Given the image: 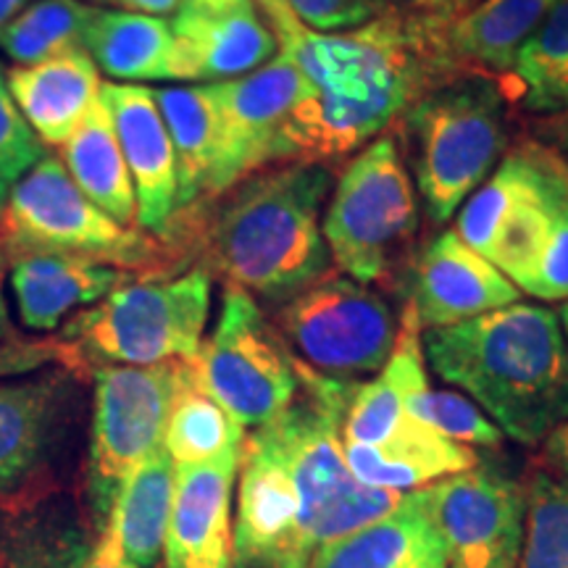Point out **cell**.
Here are the masks:
<instances>
[{
  "mask_svg": "<svg viewBox=\"0 0 568 568\" xmlns=\"http://www.w3.org/2000/svg\"><path fill=\"white\" fill-rule=\"evenodd\" d=\"M255 3L314 90L284 124L276 161L322 163L361 151L426 92L453 82L437 63L429 21L389 11L358 30L318 34L284 0Z\"/></svg>",
  "mask_w": 568,
  "mask_h": 568,
  "instance_id": "obj_1",
  "label": "cell"
},
{
  "mask_svg": "<svg viewBox=\"0 0 568 568\" xmlns=\"http://www.w3.org/2000/svg\"><path fill=\"white\" fill-rule=\"evenodd\" d=\"M422 339L439 379L477 403L503 437L535 447L568 422V345L552 308L518 301Z\"/></svg>",
  "mask_w": 568,
  "mask_h": 568,
  "instance_id": "obj_2",
  "label": "cell"
},
{
  "mask_svg": "<svg viewBox=\"0 0 568 568\" xmlns=\"http://www.w3.org/2000/svg\"><path fill=\"white\" fill-rule=\"evenodd\" d=\"M211 226V255L226 284L280 308L329 272L322 211L332 174L322 163H287L226 190Z\"/></svg>",
  "mask_w": 568,
  "mask_h": 568,
  "instance_id": "obj_3",
  "label": "cell"
},
{
  "mask_svg": "<svg viewBox=\"0 0 568 568\" xmlns=\"http://www.w3.org/2000/svg\"><path fill=\"white\" fill-rule=\"evenodd\" d=\"M458 237L506 274L518 293L568 301V161L545 140H524L460 205Z\"/></svg>",
  "mask_w": 568,
  "mask_h": 568,
  "instance_id": "obj_4",
  "label": "cell"
},
{
  "mask_svg": "<svg viewBox=\"0 0 568 568\" xmlns=\"http://www.w3.org/2000/svg\"><path fill=\"white\" fill-rule=\"evenodd\" d=\"M416 190L432 224H447L506 153V109L487 77L439 84L400 119Z\"/></svg>",
  "mask_w": 568,
  "mask_h": 568,
  "instance_id": "obj_5",
  "label": "cell"
},
{
  "mask_svg": "<svg viewBox=\"0 0 568 568\" xmlns=\"http://www.w3.org/2000/svg\"><path fill=\"white\" fill-rule=\"evenodd\" d=\"M211 314V274L205 268L169 282L122 284L63 326L74 355L103 366H155L193 361Z\"/></svg>",
  "mask_w": 568,
  "mask_h": 568,
  "instance_id": "obj_6",
  "label": "cell"
},
{
  "mask_svg": "<svg viewBox=\"0 0 568 568\" xmlns=\"http://www.w3.org/2000/svg\"><path fill=\"white\" fill-rule=\"evenodd\" d=\"M416 232L414 180L395 134H382L339 174L322 216L324 243L339 274L374 284L400 268Z\"/></svg>",
  "mask_w": 568,
  "mask_h": 568,
  "instance_id": "obj_7",
  "label": "cell"
},
{
  "mask_svg": "<svg viewBox=\"0 0 568 568\" xmlns=\"http://www.w3.org/2000/svg\"><path fill=\"white\" fill-rule=\"evenodd\" d=\"M205 393L243 429L274 422L301 393L297 361L243 287L226 284L219 322L193 358Z\"/></svg>",
  "mask_w": 568,
  "mask_h": 568,
  "instance_id": "obj_8",
  "label": "cell"
},
{
  "mask_svg": "<svg viewBox=\"0 0 568 568\" xmlns=\"http://www.w3.org/2000/svg\"><path fill=\"white\" fill-rule=\"evenodd\" d=\"M276 332L297 364L339 382L382 372L397 324L385 297L345 274L326 272L276 311Z\"/></svg>",
  "mask_w": 568,
  "mask_h": 568,
  "instance_id": "obj_9",
  "label": "cell"
},
{
  "mask_svg": "<svg viewBox=\"0 0 568 568\" xmlns=\"http://www.w3.org/2000/svg\"><path fill=\"white\" fill-rule=\"evenodd\" d=\"M0 234V245L13 255L67 253L111 266H140L155 253L145 234L98 209L55 155H42L6 197Z\"/></svg>",
  "mask_w": 568,
  "mask_h": 568,
  "instance_id": "obj_10",
  "label": "cell"
},
{
  "mask_svg": "<svg viewBox=\"0 0 568 568\" xmlns=\"http://www.w3.org/2000/svg\"><path fill=\"white\" fill-rule=\"evenodd\" d=\"M176 361L155 366H101L90 443V495L105 518L113 497L142 460L163 447Z\"/></svg>",
  "mask_w": 568,
  "mask_h": 568,
  "instance_id": "obj_11",
  "label": "cell"
},
{
  "mask_svg": "<svg viewBox=\"0 0 568 568\" xmlns=\"http://www.w3.org/2000/svg\"><path fill=\"white\" fill-rule=\"evenodd\" d=\"M445 548L447 568H516L527 487L497 466H474L416 489Z\"/></svg>",
  "mask_w": 568,
  "mask_h": 568,
  "instance_id": "obj_12",
  "label": "cell"
},
{
  "mask_svg": "<svg viewBox=\"0 0 568 568\" xmlns=\"http://www.w3.org/2000/svg\"><path fill=\"white\" fill-rule=\"evenodd\" d=\"M232 524L234 568H308L301 550V500L272 424L245 437Z\"/></svg>",
  "mask_w": 568,
  "mask_h": 568,
  "instance_id": "obj_13",
  "label": "cell"
},
{
  "mask_svg": "<svg viewBox=\"0 0 568 568\" xmlns=\"http://www.w3.org/2000/svg\"><path fill=\"white\" fill-rule=\"evenodd\" d=\"M211 90L222 111L224 142L213 187V195H222L276 161V142L284 124L314 90L284 51L251 74L216 82Z\"/></svg>",
  "mask_w": 568,
  "mask_h": 568,
  "instance_id": "obj_14",
  "label": "cell"
},
{
  "mask_svg": "<svg viewBox=\"0 0 568 568\" xmlns=\"http://www.w3.org/2000/svg\"><path fill=\"white\" fill-rule=\"evenodd\" d=\"M169 24L174 34L172 80H240L280 53V40L255 0H184Z\"/></svg>",
  "mask_w": 568,
  "mask_h": 568,
  "instance_id": "obj_15",
  "label": "cell"
},
{
  "mask_svg": "<svg viewBox=\"0 0 568 568\" xmlns=\"http://www.w3.org/2000/svg\"><path fill=\"white\" fill-rule=\"evenodd\" d=\"M521 301L516 284L468 247L456 230L439 232L416 253L408 303L422 329H443Z\"/></svg>",
  "mask_w": 568,
  "mask_h": 568,
  "instance_id": "obj_16",
  "label": "cell"
},
{
  "mask_svg": "<svg viewBox=\"0 0 568 568\" xmlns=\"http://www.w3.org/2000/svg\"><path fill=\"white\" fill-rule=\"evenodd\" d=\"M101 95L134 184L138 224L153 234H166L176 213V159L153 90L103 82Z\"/></svg>",
  "mask_w": 568,
  "mask_h": 568,
  "instance_id": "obj_17",
  "label": "cell"
},
{
  "mask_svg": "<svg viewBox=\"0 0 568 568\" xmlns=\"http://www.w3.org/2000/svg\"><path fill=\"white\" fill-rule=\"evenodd\" d=\"M243 450L211 464L176 466L163 568H232V493Z\"/></svg>",
  "mask_w": 568,
  "mask_h": 568,
  "instance_id": "obj_18",
  "label": "cell"
},
{
  "mask_svg": "<svg viewBox=\"0 0 568 568\" xmlns=\"http://www.w3.org/2000/svg\"><path fill=\"white\" fill-rule=\"evenodd\" d=\"M556 0H479L464 17L432 24V45L447 80L510 74L521 45Z\"/></svg>",
  "mask_w": 568,
  "mask_h": 568,
  "instance_id": "obj_19",
  "label": "cell"
},
{
  "mask_svg": "<svg viewBox=\"0 0 568 568\" xmlns=\"http://www.w3.org/2000/svg\"><path fill=\"white\" fill-rule=\"evenodd\" d=\"M130 280L124 268L67 253L11 255L9 284L27 329L51 332L63 318L95 305Z\"/></svg>",
  "mask_w": 568,
  "mask_h": 568,
  "instance_id": "obj_20",
  "label": "cell"
},
{
  "mask_svg": "<svg viewBox=\"0 0 568 568\" xmlns=\"http://www.w3.org/2000/svg\"><path fill=\"white\" fill-rule=\"evenodd\" d=\"M345 460L361 485L416 493L439 479L479 466V453L453 443L406 414L382 443H345Z\"/></svg>",
  "mask_w": 568,
  "mask_h": 568,
  "instance_id": "obj_21",
  "label": "cell"
},
{
  "mask_svg": "<svg viewBox=\"0 0 568 568\" xmlns=\"http://www.w3.org/2000/svg\"><path fill=\"white\" fill-rule=\"evenodd\" d=\"M13 103L45 145H63L101 98V71L84 48L6 74Z\"/></svg>",
  "mask_w": 568,
  "mask_h": 568,
  "instance_id": "obj_22",
  "label": "cell"
},
{
  "mask_svg": "<svg viewBox=\"0 0 568 568\" xmlns=\"http://www.w3.org/2000/svg\"><path fill=\"white\" fill-rule=\"evenodd\" d=\"M308 568H447L435 524L416 493L389 514L314 552Z\"/></svg>",
  "mask_w": 568,
  "mask_h": 568,
  "instance_id": "obj_23",
  "label": "cell"
},
{
  "mask_svg": "<svg viewBox=\"0 0 568 568\" xmlns=\"http://www.w3.org/2000/svg\"><path fill=\"white\" fill-rule=\"evenodd\" d=\"M424 329L418 324L414 305L406 303L395 347L385 368L372 382L355 387L351 406L345 410L343 443L376 445L382 443L397 422L406 416L408 400L429 387L424 358Z\"/></svg>",
  "mask_w": 568,
  "mask_h": 568,
  "instance_id": "obj_24",
  "label": "cell"
},
{
  "mask_svg": "<svg viewBox=\"0 0 568 568\" xmlns=\"http://www.w3.org/2000/svg\"><path fill=\"white\" fill-rule=\"evenodd\" d=\"M176 159V211L213 197L222 161V111L211 84L153 90Z\"/></svg>",
  "mask_w": 568,
  "mask_h": 568,
  "instance_id": "obj_25",
  "label": "cell"
},
{
  "mask_svg": "<svg viewBox=\"0 0 568 568\" xmlns=\"http://www.w3.org/2000/svg\"><path fill=\"white\" fill-rule=\"evenodd\" d=\"M61 374L0 379V493L19 487L42 464L59 424Z\"/></svg>",
  "mask_w": 568,
  "mask_h": 568,
  "instance_id": "obj_26",
  "label": "cell"
},
{
  "mask_svg": "<svg viewBox=\"0 0 568 568\" xmlns=\"http://www.w3.org/2000/svg\"><path fill=\"white\" fill-rule=\"evenodd\" d=\"M174 493L176 466L161 447L134 468L113 497V506L105 516V529H111L119 548L134 566L155 568L163 558Z\"/></svg>",
  "mask_w": 568,
  "mask_h": 568,
  "instance_id": "obj_27",
  "label": "cell"
},
{
  "mask_svg": "<svg viewBox=\"0 0 568 568\" xmlns=\"http://www.w3.org/2000/svg\"><path fill=\"white\" fill-rule=\"evenodd\" d=\"M82 48L111 80L124 84L172 80L174 34L172 24L161 17L98 9Z\"/></svg>",
  "mask_w": 568,
  "mask_h": 568,
  "instance_id": "obj_28",
  "label": "cell"
},
{
  "mask_svg": "<svg viewBox=\"0 0 568 568\" xmlns=\"http://www.w3.org/2000/svg\"><path fill=\"white\" fill-rule=\"evenodd\" d=\"M63 166L77 187L113 222L138 224V197L103 95L92 103L77 132L63 142Z\"/></svg>",
  "mask_w": 568,
  "mask_h": 568,
  "instance_id": "obj_29",
  "label": "cell"
},
{
  "mask_svg": "<svg viewBox=\"0 0 568 568\" xmlns=\"http://www.w3.org/2000/svg\"><path fill=\"white\" fill-rule=\"evenodd\" d=\"M245 429L197 382L193 361H176L163 450L174 466H201L243 450Z\"/></svg>",
  "mask_w": 568,
  "mask_h": 568,
  "instance_id": "obj_30",
  "label": "cell"
},
{
  "mask_svg": "<svg viewBox=\"0 0 568 568\" xmlns=\"http://www.w3.org/2000/svg\"><path fill=\"white\" fill-rule=\"evenodd\" d=\"M95 13V6L84 0H34L0 32V51L17 67L80 51Z\"/></svg>",
  "mask_w": 568,
  "mask_h": 568,
  "instance_id": "obj_31",
  "label": "cell"
},
{
  "mask_svg": "<svg viewBox=\"0 0 568 568\" xmlns=\"http://www.w3.org/2000/svg\"><path fill=\"white\" fill-rule=\"evenodd\" d=\"M516 568H568V479L537 471L527 485V521Z\"/></svg>",
  "mask_w": 568,
  "mask_h": 568,
  "instance_id": "obj_32",
  "label": "cell"
},
{
  "mask_svg": "<svg viewBox=\"0 0 568 568\" xmlns=\"http://www.w3.org/2000/svg\"><path fill=\"white\" fill-rule=\"evenodd\" d=\"M408 416L432 426L439 435L466 447H500L503 432L489 422L477 403L456 389L426 387L408 400Z\"/></svg>",
  "mask_w": 568,
  "mask_h": 568,
  "instance_id": "obj_33",
  "label": "cell"
},
{
  "mask_svg": "<svg viewBox=\"0 0 568 568\" xmlns=\"http://www.w3.org/2000/svg\"><path fill=\"white\" fill-rule=\"evenodd\" d=\"M568 71V0H556L545 19L539 21L531 38L518 51L514 69V80L521 88V98L537 95L558 77Z\"/></svg>",
  "mask_w": 568,
  "mask_h": 568,
  "instance_id": "obj_34",
  "label": "cell"
},
{
  "mask_svg": "<svg viewBox=\"0 0 568 568\" xmlns=\"http://www.w3.org/2000/svg\"><path fill=\"white\" fill-rule=\"evenodd\" d=\"M42 155H45L42 142L13 103L11 92L6 88L3 69H0V205Z\"/></svg>",
  "mask_w": 568,
  "mask_h": 568,
  "instance_id": "obj_35",
  "label": "cell"
},
{
  "mask_svg": "<svg viewBox=\"0 0 568 568\" xmlns=\"http://www.w3.org/2000/svg\"><path fill=\"white\" fill-rule=\"evenodd\" d=\"M305 30L318 34L351 32L393 11L389 0H284Z\"/></svg>",
  "mask_w": 568,
  "mask_h": 568,
  "instance_id": "obj_36",
  "label": "cell"
},
{
  "mask_svg": "<svg viewBox=\"0 0 568 568\" xmlns=\"http://www.w3.org/2000/svg\"><path fill=\"white\" fill-rule=\"evenodd\" d=\"M74 351L63 339H6L0 343V379L42 372L51 364H69Z\"/></svg>",
  "mask_w": 568,
  "mask_h": 568,
  "instance_id": "obj_37",
  "label": "cell"
},
{
  "mask_svg": "<svg viewBox=\"0 0 568 568\" xmlns=\"http://www.w3.org/2000/svg\"><path fill=\"white\" fill-rule=\"evenodd\" d=\"M479 0H389L393 11L406 13L410 19L432 21V24H447V21L464 17Z\"/></svg>",
  "mask_w": 568,
  "mask_h": 568,
  "instance_id": "obj_38",
  "label": "cell"
},
{
  "mask_svg": "<svg viewBox=\"0 0 568 568\" xmlns=\"http://www.w3.org/2000/svg\"><path fill=\"white\" fill-rule=\"evenodd\" d=\"M77 568H140V566H134L132 560L124 556V550L119 548L116 537L111 535V529L103 527V535L95 542V548H92L88 556L77 564Z\"/></svg>",
  "mask_w": 568,
  "mask_h": 568,
  "instance_id": "obj_39",
  "label": "cell"
},
{
  "mask_svg": "<svg viewBox=\"0 0 568 568\" xmlns=\"http://www.w3.org/2000/svg\"><path fill=\"white\" fill-rule=\"evenodd\" d=\"M524 105H527V109L535 111V113L568 111V71L564 77H558L556 82H550L545 90H539L537 95L527 98Z\"/></svg>",
  "mask_w": 568,
  "mask_h": 568,
  "instance_id": "obj_40",
  "label": "cell"
},
{
  "mask_svg": "<svg viewBox=\"0 0 568 568\" xmlns=\"http://www.w3.org/2000/svg\"><path fill=\"white\" fill-rule=\"evenodd\" d=\"M542 445L548 466L558 474V477L568 479V422L564 426H558Z\"/></svg>",
  "mask_w": 568,
  "mask_h": 568,
  "instance_id": "obj_41",
  "label": "cell"
},
{
  "mask_svg": "<svg viewBox=\"0 0 568 568\" xmlns=\"http://www.w3.org/2000/svg\"><path fill=\"white\" fill-rule=\"evenodd\" d=\"M116 6H122L124 11L134 13H148V17H166V13H176L182 9L184 0H113Z\"/></svg>",
  "mask_w": 568,
  "mask_h": 568,
  "instance_id": "obj_42",
  "label": "cell"
},
{
  "mask_svg": "<svg viewBox=\"0 0 568 568\" xmlns=\"http://www.w3.org/2000/svg\"><path fill=\"white\" fill-rule=\"evenodd\" d=\"M539 132L548 140V145H552L560 153H568V111L550 113V119H545Z\"/></svg>",
  "mask_w": 568,
  "mask_h": 568,
  "instance_id": "obj_43",
  "label": "cell"
},
{
  "mask_svg": "<svg viewBox=\"0 0 568 568\" xmlns=\"http://www.w3.org/2000/svg\"><path fill=\"white\" fill-rule=\"evenodd\" d=\"M3 290H6V255H3V245H0V343H6V339H17Z\"/></svg>",
  "mask_w": 568,
  "mask_h": 568,
  "instance_id": "obj_44",
  "label": "cell"
},
{
  "mask_svg": "<svg viewBox=\"0 0 568 568\" xmlns=\"http://www.w3.org/2000/svg\"><path fill=\"white\" fill-rule=\"evenodd\" d=\"M30 3L32 0H0V32H3Z\"/></svg>",
  "mask_w": 568,
  "mask_h": 568,
  "instance_id": "obj_45",
  "label": "cell"
},
{
  "mask_svg": "<svg viewBox=\"0 0 568 568\" xmlns=\"http://www.w3.org/2000/svg\"><path fill=\"white\" fill-rule=\"evenodd\" d=\"M558 318H560V326H564V335H566V345H568V301L564 303V308H560V314H558Z\"/></svg>",
  "mask_w": 568,
  "mask_h": 568,
  "instance_id": "obj_46",
  "label": "cell"
},
{
  "mask_svg": "<svg viewBox=\"0 0 568 568\" xmlns=\"http://www.w3.org/2000/svg\"><path fill=\"white\" fill-rule=\"evenodd\" d=\"M101 3H113V0H101Z\"/></svg>",
  "mask_w": 568,
  "mask_h": 568,
  "instance_id": "obj_47",
  "label": "cell"
}]
</instances>
